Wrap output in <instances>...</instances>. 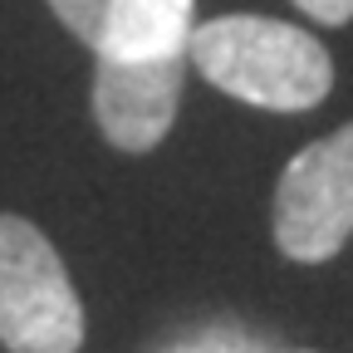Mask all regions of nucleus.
Instances as JSON below:
<instances>
[{"instance_id": "obj_1", "label": "nucleus", "mask_w": 353, "mask_h": 353, "mask_svg": "<svg viewBox=\"0 0 353 353\" xmlns=\"http://www.w3.org/2000/svg\"><path fill=\"white\" fill-rule=\"evenodd\" d=\"M187 59L221 94L270 113H304L334 88V59L324 39L265 15H216L196 25Z\"/></svg>"}, {"instance_id": "obj_2", "label": "nucleus", "mask_w": 353, "mask_h": 353, "mask_svg": "<svg viewBox=\"0 0 353 353\" xmlns=\"http://www.w3.org/2000/svg\"><path fill=\"white\" fill-rule=\"evenodd\" d=\"M83 304L59 250L25 216H0V348L79 353Z\"/></svg>"}, {"instance_id": "obj_3", "label": "nucleus", "mask_w": 353, "mask_h": 353, "mask_svg": "<svg viewBox=\"0 0 353 353\" xmlns=\"http://www.w3.org/2000/svg\"><path fill=\"white\" fill-rule=\"evenodd\" d=\"M348 236H353V123L294 152L275 192V245L290 260L319 265L339 255Z\"/></svg>"}, {"instance_id": "obj_4", "label": "nucleus", "mask_w": 353, "mask_h": 353, "mask_svg": "<svg viewBox=\"0 0 353 353\" xmlns=\"http://www.w3.org/2000/svg\"><path fill=\"white\" fill-rule=\"evenodd\" d=\"M187 54L176 59H99L94 69V118L118 152H152L182 103Z\"/></svg>"}, {"instance_id": "obj_5", "label": "nucleus", "mask_w": 353, "mask_h": 353, "mask_svg": "<svg viewBox=\"0 0 353 353\" xmlns=\"http://www.w3.org/2000/svg\"><path fill=\"white\" fill-rule=\"evenodd\" d=\"M196 0H113L103 34L94 44L99 59H176L187 54L196 30Z\"/></svg>"}, {"instance_id": "obj_6", "label": "nucleus", "mask_w": 353, "mask_h": 353, "mask_svg": "<svg viewBox=\"0 0 353 353\" xmlns=\"http://www.w3.org/2000/svg\"><path fill=\"white\" fill-rule=\"evenodd\" d=\"M108 6H113V0H50V10L59 15V25H64L69 34H79L88 50H94L99 34H103Z\"/></svg>"}, {"instance_id": "obj_7", "label": "nucleus", "mask_w": 353, "mask_h": 353, "mask_svg": "<svg viewBox=\"0 0 353 353\" xmlns=\"http://www.w3.org/2000/svg\"><path fill=\"white\" fill-rule=\"evenodd\" d=\"M172 353H260V343L245 339V334H231V329H211V334H196L187 343H176Z\"/></svg>"}, {"instance_id": "obj_8", "label": "nucleus", "mask_w": 353, "mask_h": 353, "mask_svg": "<svg viewBox=\"0 0 353 353\" xmlns=\"http://www.w3.org/2000/svg\"><path fill=\"white\" fill-rule=\"evenodd\" d=\"M294 6L319 25H348L353 20V0H294Z\"/></svg>"}, {"instance_id": "obj_9", "label": "nucleus", "mask_w": 353, "mask_h": 353, "mask_svg": "<svg viewBox=\"0 0 353 353\" xmlns=\"http://www.w3.org/2000/svg\"><path fill=\"white\" fill-rule=\"evenodd\" d=\"M299 353H309V348H299Z\"/></svg>"}]
</instances>
